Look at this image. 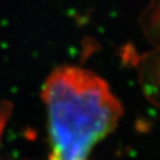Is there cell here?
I'll list each match as a JSON object with an SVG mask.
<instances>
[{"label":"cell","instance_id":"obj_1","mask_svg":"<svg viewBox=\"0 0 160 160\" xmlns=\"http://www.w3.org/2000/svg\"><path fill=\"white\" fill-rule=\"evenodd\" d=\"M42 98L48 113L50 160H86L91 149L113 131L123 112L107 82L76 66L54 70Z\"/></svg>","mask_w":160,"mask_h":160}]
</instances>
